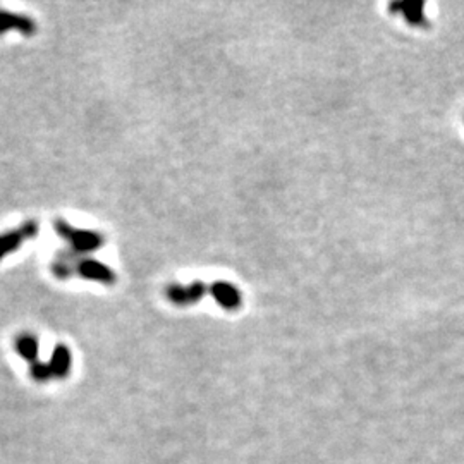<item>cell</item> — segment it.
<instances>
[{
    "instance_id": "cell-1",
    "label": "cell",
    "mask_w": 464,
    "mask_h": 464,
    "mask_svg": "<svg viewBox=\"0 0 464 464\" xmlns=\"http://www.w3.org/2000/svg\"><path fill=\"white\" fill-rule=\"evenodd\" d=\"M55 232L65 239L69 243V246L72 248L78 253H92L102 248L103 237L95 231H85V229L72 228L71 224H68L62 219H57L54 222Z\"/></svg>"
},
{
    "instance_id": "cell-2",
    "label": "cell",
    "mask_w": 464,
    "mask_h": 464,
    "mask_svg": "<svg viewBox=\"0 0 464 464\" xmlns=\"http://www.w3.org/2000/svg\"><path fill=\"white\" fill-rule=\"evenodd\" d=\"M37 236H38V224L34 221H28L26 224H23L21 228L0 234V260L9 256L10 253L19 250L26 241L34 239Z\"/></svg>"
},
{
    "instance_id": "cell-3",
    "label": "cell",
    "mask_w": 464,
    "mask_h": 464,
    "mask_svg": "<svg viewBox=\"0 0 464 464\" xmlns=\"http://www.w3.org/2000/svg\"><path fill=\"white\" fill-rule=\"evenodd\" d=\"M72 270L78 272L79 277L86 279V281L100 282V284L112 285L116 284V274L107 267L102 261L92 260V258H83L78 260V263L72 267Z\"/></svg>"
},
{
    "instance_id": "cell-4",
    "label": "cell",
    "mask_w": 464,
    "mask_h": 464,
    "mask_svg": "<svg viewBox=\"0 0 464 464\" xmlns=\"http://www.w3.org/2000/svg\"><path fill=\"white\" fill-rule=\"evenodd\" d=\"M207 292H210V288H207L203 282H193L190 285H169L165 294L176 306H190L200 301Z\"/></svg>"
},
{
    "instance_id": "cell-5",
    "label": "cell",
    "mask_w": 464,
    "mask_h": 464,
    "mask_svg": "<svg viewBox=\"0 0 464 464\" xmlns=\"http://www.w3.org/2000/svg\"><path fill=\"white\" fill-rule=\"evenodd\" d=\"M19 31L24 37H33L37 33V23L31 17L24 16V14H14L7 12V10H0V34L7 33V31Z\"/></svg>"
},
{
    "instance_id": "cell-6",
    "label": "cell",
    "mask_w": 464,
    "mask_h": 464,
    "mask_svg": "<svg viewBox=\"0 0 464 464\" xmlns=\"http://www.w3.org/2000/svg\"><path fill=\"white\" fill-rule=\"evenodd\" d=\"M210 294L225 310H237L241 306V292L229 282H215L210 285Z\"/></svg>"
},
{
    "instance_id": "cell-7",
    "label": "cell",
    "mask_w": 464,
    "mask_h": 464,
    "mask_svg": "<svg viewBox=\"0 0 464 464\" xmlns=\"http://www.w3.org/2000/svg\"><path fill=\"white\" fill-rule=\"evenodd\" d=\"M71 365L72 356L69 347L64 346V344H59L54 349V352H52L50 361H48V368H50L52 376L54 379H65L69 375V372H71Z\"/></svg>"
},
{
    "instance_id": "cell-8",
    "label": "cell",
    "mask_w": 464,
    "mask_h": 464,
    "mask_svg": "<svg viewBox=\"0 0 464 464\" xmlns=\"http://www.w3.org/2000/svg\"><path fill=\"white\" fill-rule=\"evenodd\" d=\"M16 351L19 352V356L26 361H30L31 365L38 361V341L34 336H21L19 339L16 341Z\"/></svg>"
},
{
    "instance_id": "cell-9",
    "label": "cell",
    "mask_w": 464,
    "mask_h": 464,
    "mask_svg": "<svg viewBox=\"0 0 464 464\" xmlns=\"http://www.w3.org/2000/svg\"><path fill=\"white\" fill-rule=\"evenodd\" d=\"M30 375H31V379L38 383H45V382H48V380L54 379V376H52L50 368H48V363H41V361L33 363V365L30 366Z\"/></svg>"
}]
</instances>
